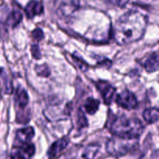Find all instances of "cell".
<instances>
[{
    "mask_svg": "<svg viewBox=\"0 0 159 159\" xmlns=\"http://www.w3.org/2000/svg\"><path fill=\"white\" fill-rule=\"evenodd\" d=\"M148 17L136 10L126 12L116 22L114 39L119 44H127L140 40L145 32Z\"/></svg>",
    "mask_w": 159,
    "mask_h": 159,
    "instance_id": "6da1fadb",
    "label": "cell"
},
{
    "mask_svg": "<svg viewBox=\"0 0 159 159\" xmlns=\"http://www.w3.org/2000/svg\"><path fill=\"white\" fill-rule=\"evenodd\" d=\"M144 130L143 124L137 118L117 117L110 127V130L114 136L128 139L138 140Z\"/></svg>",
    "mask_w": 159,
    "mask_h": 159,
    "instance_id": "7a4b0ae2",
    "label": "cell"
},
{
    "mask_svg": "<svg viewBox=\"0 0 159 159\" xmlns=\"http://www.w3.org/2000/svg\"><path fill=\"white\" fill-rule=\"evenodd\" d=\"M137 143V139H128L114 136L109 140L107 144V151L110 155L114 157L125 155L131 150Z\"/></svg>",
    "mask_w": 159,
    "mask_h": 159,
    "instance_id": "3957f363",
    "label": "cell"
},
{
    "mask_svg": "<svg viewBox=\"0 0 159 159\" xmlns=\"http://www.w3.org/2000/svg\"><path fill=\"white\" fill-rule=\"evenodd\" d=\"M116 102L118 106L128 110H134L138 106L136 96L129 90H124L118 94L116 97Z\"/></svg>",
    "mask_w": 159,
    "mask_h": 159,
    "instance_id": "277c9868",
    "label": "cell"
},
{
    "mask_svg": "<svg viewBox=\"0 0 159 159\" xmlns=\"http://www.w3.org/2000/svg\"><path fill=\"white\" fill-rule=\"evenodd\" d=\"M96 87L100 92L105 103L107 105L111 103L116 93V89L106 81H99L96 83Z\"/></svg>",
    "mask_w": 159,
    "mask_h": 159,
    "instance_id": "5b68a950",
    "label": "cell"
},
{
    "mask_svg": "<svg viewBox=\"0 0 159 159\" xmlns=\"http://www.w3.org/2000/svg\"><path fill=\"white\" fill-rule=\"evenodd\" d=\"M34 136V130L29 127L19 130L15 138V146H20L30 142Z\"/></svg>",
    "mask_w": 159,
    "mask_h": 159,
    "instance_id": "8992f818",
    "label": "cell"
},
{
    "mask_svg": "<svg viewBox=\"0 0 159 159\" xmlns=\"http://www.w3.org/2000/svg\"><path fill=\"white\" fill-rule=\"evenodd\" d=\"M43 7L40 2L37 0H32L27 4L25 8V12L28 18H33L35 16L40 15L43 12Z\"/></svg>",
    "mask_w": 159,
    "mask_h": 159,
    "instance_id": "52a82bcc",
    "label": "cell"
},
{
    "mask_svg": "<svg viewBox=\"0 0 159 159\" xmlns=\"http://www.w3.org/2000/svg\"><path fill=\"white\" fill-rule=\"evenodd\" d=\"M68 144V141L66 138H62V139L58 140L57 141L54 142L50 148L48 154V156L51 159L55 158L61 154V152L67 147Z\"/></svg>",
    "mask_w": 159,
    "mask_h": 159,
    "instance_id": "ba28073f",
    "label": "cell"
},
{
    "mask_svg": "<svg viewBox=\"0 0 159 159\" xmlns=\"http://www.w3.org/2000/svg\"><path fill=\"white\" fill-rule=\"evenodd\" d=\"M144 67L149 73L155 72L159 70V53L155 52L150 54L144 61Z\"/></svg>",
    "mask_w": 159,
    "mask_h": 159,
    "instance_id": "9c48e42d",
    "label": "cell"
},
{
    "mask_svg": "<svg viewBox=\"0 0 159 159\" xmlns=\"http://www.w3.org/2000/svg\"><path fill=\"white\" fill-rule=\"evenodd\" d=\"M144 119L148 124H155L159 120V109L152 107L144 110L143 113Z\"/></svg>",
    "mask_w": 159,
    "mask_h": 159,
    "instance_id": "30bf717a",
    "label": "cell"
},
{
    "mask_svg": "<svg viewBox=\"0 0 159 159\" xmlns=\"http://www.w3.org/2000/svg\"><path fill=\"white\" fill-rule=\"evenodd\" d=\"M16 100L17 105L20 108L26 107L28 103V101H29V98H28L26 92L23 89H19L16 91Z\"/></svg>",
    "mask_w": 159,
    "mask_h": 159,
    "instance_id": "8fae6325",
    "label": "cell"
},
{
    "mask_svg": "<svg viewBox=\"0 0 159 159\" xmlns=\"http://www.w3.org/2000/svg\"><path fill=\"white\" fill-rule=\"evenodd\" d=\"M99 107V101L93 98H89L85 101V109L89 114H94L96 113Z\"/></svg>",
    "mask_w": 159,
    "mask_h": 159,
    "instance_id": "7c38bea8",
    "label": "cell"
},
{
    "mask_svg": "<svg viewBox=\"0 0 159 159\" xmlns=\"http://www.w3.org/2000/svg\"><path fill=\"white\" fill-rule=\"evenodd\" d=\"M99 150V147L97 144H90L87 146L82 152V158L84 159H93Z\"/></svg>",
    "mask_w": 159,
    "mask_h": 159,
    "instance_id": "4fadbf2b",
    "label": "cell"
},
{
    "mask_svg": "<svg viewBox=\"0 0 159 159\" xmlns=\"http://www.w3.org/2000/svg\"><path fill=\"white\" fill-rule=\"evenodd\" d=\"M22 20V14L20 13L19 11H13V12H11V14L9 15V18H8L6 23L9 26H14L18 24Z\"/></svg>",
    "mask_w": 159,
    "mask_h": 159,
    "instance_id": "5bb4252c",
    "label": "cell"
},
{
    "mask_svg": "<svg viewBox=\"0 0 159 159\" xmlns=\"http://www.w3.org/2000/svg\"><path fill=\"white\" fill-rule=\"evenodd\" d=\"M11 12H12L6 6H0V21L3 22V23H6Z\"/></svg>",
    "mask_w": 159,
    "mask_h": 159,
    "instance_id": "9a60e30c",
    "label": "cell"
},
{
    "mask_svg": "<svg viewBox=\"0 0 159 159\" xmlns=\"http://www.w3.org/2000/svg\"><path fill=\"white\" fill-rule=\"evenodd\" d=\"M36 71H37V75L43 77H48L50 75V70L48 67L45 65H38L36 67Z\"/></svg>",
    "mask_w": 159,
    "mask_h": 159,
    "instance_id": "2e32d148",
    "label": "cell"
},
{
    "mask_svg": "<svg viewBox=\"0 0 159 159\" xmlns=\"http://www.w3.org/2000/svg\"><path fill=\"white\" fill-rule=\"evenodd\" d=\"M32 35H33V37H34L35 40H37V41L42 40L43 37V31H42L40 29H39V28H37V29L34 30L33 31Z\"/></svg>",
    "mask_w": 159,
    "mask_h": 159,
    "instance_id": "e0dca14e",
    "label": "cell"
},
{
    "mask_svg": "<svg viewBox=\"0 0 159 159\" xmlns=\"http://www.w3.org/2000/svg\"><path fill=\"white\" fill-rule=\"evenodd\" d=\"M111 4L114 5V6H118V7H124L127 5L129 0H108Z\"/></svg>",
    "mask_w": 159,
    "mask_h": 159,
    "instance_id": "ac0fdd59",
    "label": "cell"
},
{
    "mask_svg": "<svg viewBox=\"0 0 159 159\" xmlns=\"http://www.w3.org/2000/svg\"><path fill=\"white\" fill-rule=\"evenodd\" d=\"M32 54H33V56H34L35 58L37 59H39L40 57V51H39V49H38V47L37 46V45H34V46L32 47Z\"/></svg>",
    "mask_w": 159,
    "mask_h": 159,
    "instance_id": "d6986e66",
    "label": "cell"
}]
</instances>
